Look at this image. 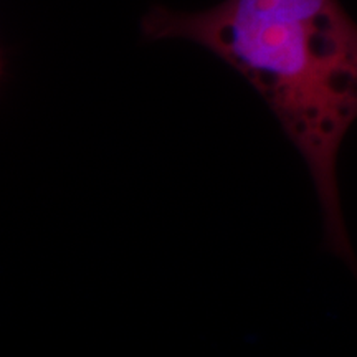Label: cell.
<instances>
[{
  "mask_svg": "<svg viewBox=\"0 0 357 357\" xmlns=\"http://www.w3.org/2000/svg\"><path fill=\"white\" fill-rule=\"evenodd\" d=\"M144 42L187 40L247 82L305 160L318 195L324 247L357 278L342 215L337 158L357 121V24L339 0H222L205 10L153 6Z\"/></svg>",
  "mask_w": 357,
  "mask_h": 357,
  "instance_id": "6da1fadb",
  "label": "cell"
}]
</instances>
